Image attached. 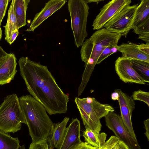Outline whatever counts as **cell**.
Listing matches in <instances>:
<instances>
[{
	"label": "cell",
	"instance_id": "1",
	"mask_svg": "<svg viewBox=\"0 0 149 149\" xmlns=\"http://www.w3.org/2000/svg\"><path fill=\"white\" fill-rule=\"evenodd\" d=\"M18 63L27 90L50 115L66 113L68 96L60 88L47 67L22 57Z\"/></svg>",
	"mask_w": 149,
	"mask_h": 149
},
{
	"label": "cell",
	"instance_id": "2",
	"mask_svg": "<svg viewBox=\"0 0 149 149\" xmlns=\"http://www.w3.org/2000/svg\"><path fill=\"white\" fill-rule=\"evenodd\" d=\"M19 100L32 142L47 139L54 123L47 114L45 108L30 95H23Z\"/></svg>",
	"mask_w": 149,
	"mask_h": 149
},
{
	"label": "cell",
	"instance_id": "3",
	"mask_svg": "<svg viewBox=\"0 0 149 149\" xmlns=\"http://www.w3.org/2000/svg\"><path fill=\"white\" fill-rule=\"evenodd\" d=\"M122 36L105 28L95 32L83 42L80 50L81 57L85 64L81 79L89 81L99 57L103 50L108 46H116Z\"/></svg>",
	"mask_w": 149,
	"mask_h": 149
},
{
	"label": "cell",
	"instance_id": "4",
	"mask_svg": "<svg viewBox=\"0 0 149 149\" xmlns=\"http://www.w3.org/2000/svg\"><path fill=\"white\" fill-rule=\"evenodd\" d=\"M74 102L85 128H89L98 133L102 127L100 119L109 112H114L112 106L101 103L94 97H76Z\"/></svg>",
	"mask_w": 149,
	"mask_h": 149
},
{
	"label": "cell",
	"instance_id": "5",
	"mask_svg": "<svg viewBox=\"0 0 149 149\" xmlns=\"http://www.w3.org/2000/svg\"><path fill=\"white\" fill-rule=\"evenodd\" d=\"M26 123L17 95H8L0 105V131L14 133Z\"/></svg>",
	"mask_w": 149,
	"mask_h": 149
},
{
	"label": "cell",
	"instance_id": "6",
	"mask_svg": "<svg viewBox=\"0 0 149 149\" xmlns=\"http://www.w3.org/2000/svg\"><path fill=\"white\" fill-rule=\"evenodd\" d=\"M87 0H69L68 9L71 21V28L74 44L77 48L81 46L87 36L86 30L89 7Z\"/></svg>",
	"mask_w": 149,
	"mask_h": 149
},
{
	"label": "cell",
	"instance_id": "7",
	"mask_svg": "<svg viewBox=\"0 0 149 149\" xmlns=\"http://www.w3.org/2000/svg\"><path fill=\"white\" fill-rule=\"evenodd\" d=\"M138 4L125 7L115 15L104 26L107 29L126 37L131 30Z\"/></svg>",
	"mask_w": 149,
	"mask_h": 149
},
{
	"label": "cell",
	"instance_id": "8",
	"mask_svg": "<svg viewBox=\"0 0 149 149\" xmlns=\"http://www.w3.org/2000/svg\"><path fill=\"white\" fill-rule=\"evenodd\" d=\"M105 118L106 126L120 141L123 142L130 149H141L137 141L132 136L120 116L114 112H110Z\"/></svg>",
	"mask_w": 149,
	"mask_h": 149
},
{
	"label": "cell",
	"instance_id": "9",
	"mask_svg": "<svg viewBox=\"0 0 149 149\" xmlns=\"http://www.w3.org/2000/svg\"><path fill=\"white\" fill-rule=\"evenodd\" d=\"M115 68L120 79L125 83L145 84L149 82L135 70L130 59L119 57L115 61Z\"/></svg>",
	"mask_w": 149,
	"mask_h": 149
},
{
	"label": "cell",
	"instance_id": "10",
	"mask_svg": "<svg viewBox=\"0 0 149 149\" xmlns=\"http://www.w3.org/2000/svg\"><path fill=\"white\" fill-rule=\"evenodd\" d=\"M130 0H112L105 4L94 19L92 26L94 30H98L115 15L126 6L130 5Z\"/></svg>",
	"mask_w": 149,
	"mask_h": 149
},
{
	"label": "cell",
	"instance_id": "11",
	"mask_svg": "<svg viewBox=\"0 0 149 149\" xmlns=\"http://www.w3.org/2000/svg\"><path fill=\"white\" fill-rule=\"evenodd\" d=\"M119 96L118 100L121 113L120 117L123 123L132 136L137 141L134 131L131 120L132 113L135 108V102L131 97L117 89Z\"/></svg>",
	"mask_w": 149,
	"mask_h": 149
},
{
	"label": "cell",
	"instance_id": "12",
	"mask_svg": "<svg viewBox=\"0 0 149 149\" xmlns=\"http://www.w3.org/2000/svg\"><path fill=\"white\" fill-rule=\"evenodd\" d=\"M66 2L65 0H51L46 3L44 7L36 14L26 31H34L47 18L62 8Z\"/></svg>",
	"mask_w": 149,
	"mask_h": 149
},
{
	"label": "cell",
	"instance_id": "13",
	"mask_svg": "<svg viewBox=\"0 0 149 149\" xmlns=\"http://www.w3.org/2000/svg\"><path fill=\"white\" fill-rule=\"evenodd\" d=\"M80 124L77 118L72 119L67 127L65 134L60 149H73L82 141L80 139Z\"/></svg>",
	"mask_w": 149,
	"mask_h": 149
},
{
	"label": "cell",
	"instance_id": "14",
	"mask_svg": "<svg viewBox=\"0 0 149 149\" xmlns=\"http://www.w3.org/2000/svg\"><path fill=\"white\" fill-rule=\"evenodd\" d=\"M69 118L65 117L61 123H53L51 132L47 139L49 149H60L64 140L66 125Z\"/></svg>",
	"mask_w": 149,
	"mask_h": 149
},
{
	"label": "cell",
	"instance_id": "15",
	"mask_svg": "<svg viewBox=\"0 0 149 149\" xmlns=\"http://www.w3.org/2000/svg\"><path fill=\"white\" fill-rule=\"evenodd\" d=\"M16 58L15 55H9L0 63V85L9 83L17 72Z\"/></svg>",
	"mask_w": 149,
	"mask_h": 149
},
{
	"label": "cell",
	"instance_id": "16",
	"mask_svg": "<svg viewBox=\"0 0 149 149\" xmlns=\"http://www.w3.org/2000/svg\"><path fill=\"white\" fill-rule=\"evenodd\" d=\"M116 47L118 51L122 53L123 56L149 63V55L141 51L136 44L130 42L117 45Z\"/></svg>",
	"mask_w": 149,
	"mask_h": 149
},
{
	"label": "cell",
	"instance_id": "17",
	"mask_svg": "<svg viewBox=\"0 0 149 149\" xmlns=\"http://www.w3.org/2000/svg\"><path fill=\"white\" fill-rule=\"evenodd\" d=\"M149 18V0H142L135 11L131 29H134Z\"/></svg>",
	"mask_w": 149,
	"mask_h": 149
},
{
	"label": "cell",
	"instance_id": "18",
	"mask_svg": "<svg viewBox=\"0 0 149 149\" xmlns=\"http://www.w3.org/2000/svg\"><path fill=\"white\" fill-rule=\"evenodd\" d=\"M83 136L86 142L93 147L100 148L105 143L107 135L105 133H98L89 128H86Z\"/></svg>",
	"mask_w": 149,
	"mask_h": 149
},
{
	"label": "cell",
	"instance_id": "19",
	"mask_svg": "<svg viewBox=\"0 0 149 149\" xmlns=\"http://www.w3.org/2000/svg\"><path fill=\"white\" fill-rule=\"evenodd\" d=\"M30 0H15V13L18 29L25 26L26 12Z\"/></svg>",
	"mask_w": 149,
	"mask_h": 149
},
{
	"label": "cell",
	"instance_id": "20",
	"mask_svg": "<svg viewBox=\"0 0 149 149\" xmlns=\"http://www.w3.org/2000/svg\"><path fill=\"white\" fill-rule=\"evenodd\" d=\"M15 0L12 1L8 11L7 20L5 28V39L9 42L13 31L17 28V19L14 10Z\"/></svg>",
	"mask_w": 149,
	"mask_h": 149
},
{
	"label": "cell",
	"instance_id": "21",
	"mask_svg": "<svg viewBox=\"0 0 149 149\" xmlns=\"http://www.w3.org/2000/svg\"><path fill=\"white\" fill-rule=\"evenodd\" d=\"M19 143L17 137H13L0 131V149H19Z\"/></svg>",
	"mask_w": 149,
	"mask_h": 149
},
{
	"label": "cell",
	"instance_id": "22",
	"mask_svg": "<svg viewBox=\"0 0 149 149\" xmlns=\"http://www.w3.org/2000/svg\"><path fill=\"white\" fill-rule=\"evenodd\" d=\"M132 61L135 70L144 77L145 79L149 81V63L136 59H132Z\"/></svg>",
	"mask_w": 149,
	"mask_h": 149
},
{
	"label": "cell",
	"instance_id": "23",
	"mask_svg": "<svg viewBox=\"0 0 149 149\" xmlns=\"http://www.w3.org/2000/svg\"><path fill=\"white\" fill-rule=\"evenodd\" d=\"M131 97L134 100H139L145 102L149 107V93L139 90L134 91Z\"/></svg>",
	"mask_w": 149,
	"mask_h": 149
},
{
	"label": "cell",
	"instance_id": "24",
	"mask_svg": "<svg viewBox=\"0 0 149 149\" xmlns=\"http://www.w3.org/2000/svg\"><path fill=\"white\" fill-rule=\"evenodd\" d=\"M134 30L139 36L149 34V18Z\"/></svg>",
	"mask_w": 149,
	"mask_h": 149
},
{
	"label": "cell",
	"instance_id": "25",
	"mask_svg": "<svg viewBox=\"0 0 149 149\" xmlns=\"http://www.w3.org/2000/svg\"><path fill=\"white\" fill-rule=\"evenodd\" d=\"M119 141V140L115 136H112L105 142L100 149H113V147Z\"/></svg>",
	"mask_w": 149,
	"mask_h": 149
},
{
	"label": "cell",
	"instance_id": "26",
	"mask_svg": "<svg viewBox=\"0 0 149 149\" xmlns=\"http://www.w3.org/2000/svg\"><path fill=\"white\" fill-rule=\"evenodd\" d=\"M29 149H49L47 139L37 142H32Z\"/></svg>",
	"mask_w": 149,
	"mask_h": 149
},
{
	"label": "cell",
	"instance_id": "27",
	"mask_svg": "<svg viewBox=\"0 0 149 149\" xmlns=\"http://www.w3.org/2000/svg\"><path fill=\"white\" fill-rule=\"evenodd\" d=\"M112 46H109L105 49L102 52L97 60V64H99L108 56L113 54L111 51Z\"/></svg>",
	"mask_w": 149,
	"mask_h": 149
},
{
	"label": "cell",
	"instance_id": "28",
	"mask_svg": "<svg viewBox=\"0 0 149 149\" xmlns=\"http://www.w3.org/2000/svg\"><path fill=\"white\" fill-rule=\"evenodd\" d=\"M9 0H0V21L1 23L4 18L7 8Z\"/></svg>",
	"mask_w": 149,
	"mask_h": 149
},
{
	"label": "cell",
	"instance_id": "29",
	"mask_svg": "<svg viewBox=\"0 0 149 149\" xmlns=\"http://www.w3.org/2000/svg\"><path fill=\"white\" fill-rule=\"evenodd\" d=\"M97 148L91 146L86 142H82L73 149H97Z\"/></svg>",
	"mask_w": 149,
	"mask_h": 149
},
{
	"label": "cell",
	"instance_id": "30",
	"mask_svg": "<svg viewBox=\"0 0 149 149\" xmlns=\"http://www.w3.org/2000/svg\"><path fill=\"white\" fill-rule=\"evenodd\" d=\"M138 48L142 52L149 55V44H140L138 45Z\"/></svg>",
	"mask_w": 149,
	"mask_h": 149
},
{
	"label": "cell",
	"instance_id": "31",
	"mask_svg": "<svg viewBox=\"0 0 149 149\" xmlns=\"http://www.w3.org/2000/svg\"><path fill=\"white\" fill-rule=\"evenodd\" d=\"M113 149H130L123 142L120 141L113 147Z\"/></svg>",
	"mask_w": 149,
	"mask_h": 149
},
{
	"label": "cell",
	"instance_id": "32",
	"mask_svg": "<svg viewBox=\"0 0 149 149\" xmlns=\"http://www.w3.org/2000/svg\"><path fill=\"white\" fill-rule=\"evenodd\" d=\"M145 127L146 129V132L145 134L148 141H149V119L144 120L143 122Z\"/></svg>",
	"mask_w": 149,
	"mask_h": 149
},
{
	"label": "cell",
	"instance_id": "33",
	"mask_svg": "<svg viewBox=\"0 0 149 149\" xmlns=\"http://www.w3.org/2000/svg\"><path fill=\"white\" fill-rule=\"evenodd\" d=\"M5 52L0 45V63L9 55Z\"/></svg>",
	"mask_w": 149,
	"mask_h": 149
},
{
	"label": "cell",
	"instance_id": "34",
	"mask_svg": "<svg viewBox=\"0 0 149 149\" xmlns=\"http://www.w3.org/2000/svg\"><path fill=\"white\" fill-rule=\"evenodd\" d=\"M19 33V29H17L15 30L13 32L8 43L10 44H11L14 42L17 37L18 36Z\"/></svg>",
	"mask_w": 149,
	"mask_h": 149
},
{
	"label": "cell",
	"instance_id": "35",
	"mask_svg": "<svg viewBox=\"0 0 149 149\" xmlns=\"http://www.w3.org/2000/svg\"><path fill=\"white\" fill-rule=\"evenodd\" d=\"M119 96V94L118 92L117 89H116L114 92L112 93L111 95V99L113 100H118V99Z\"/></svg>",
	"mask_w": 149,
	"mask_h": 149
},
{
	"label": "cell",
	"instance_id": "36",
	"mask_svg": "<svg viewBox=\"0 0 149 149\" xmlns=\"http://www.w3.org/2000/svg\"><path fill=\"white\" fill-rule=\"evenodd\" d=\"M88 3L91 2H95L97 3V4H98L101 1H104V0H87Z\"/></svg>",
	"mask_w": 149,
	"mask_h": 149
},
{
	"label": "cell",
	"instance_id": "37",
	"mask_svg": "<svg viewBox=\"0 0 149 149\" xmlns=\"http://www.w3.org/2000/svg\"><path fill=\"white\" fill-rule=\"evenodd\" d=\"M0 41L2 37V31L1 30V27H0Z\"/></svg>",
	"mask_w": 149,
	"mask_h": 149
},
{
	"label": "cell",
	"instance_id": "38",
	"mask_svg": "<svg viewBox=\"0 0 149 149\" xmlns=\"http://www.w3.org/2000/svg\"><path fill=\"white\" fill-rule=\"evenodd\" d=\"M20 149H25V146L24 145L20 146Z\"/></svg>",
	"mask_w": 149,
	"mask_h": 149
},
{
	"label": "cell",
	"instance_id": "39",
	"mask_svg": "<svg viewBox=\"0 0 149 149\" xmlns=\"http://www.w3.org/2000/svg\"><path fill=\"white\" fill-rule=\"evenodd\" d=\"M1 22L0 21V25H1Z\"/></svg>",
	"mask_w": 149,
	"mask_h": 149
},
{
	"label": "cell",
	"instance_id": "40",
	"mask_svg": "<svg viewBox=\"0 0 149 149\" xmlns=\"http://www.w3.org/2000/svg\"><path fill=\"white\" fill-rule=\"evenodd\" d=\"M101 148H98L97 149H100Z\"/></svg>",
	"mask_w": 149,
	"mask_h": 149
}]
</instances>
